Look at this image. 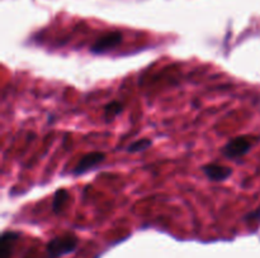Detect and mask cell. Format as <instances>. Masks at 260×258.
Listing matches in <instances>:
<instances>
[{
    "label": "cell",
    "mask_w": 260,
    "mask_h": 258,
    "mask_svg": "<svg viewBox=\"0 0 260 258\" xmlns=\"http://www.w3.org/2000/svg\"><path fill=\"white\" fill-rule=\"evenodd\" d=\"M122 35L121 32H108L106 34H103L102 37H99L95 42L91 45L90 52L95 53V55H102V53H106L108 51L113 50L117 46L121 45L122 42Z\"/></svg>",
    "instance_id": "obj_3"
},
{
    "label": "cell",
    "mask_w": 260,
    "mask_h": 258,
    "mask_svg": "<svg viewBox=\"0 0 260 258\" xmlns=\"http://www.w3.org/2000/svg\"><path fill=\"white\" fill-rule=\"evenodd\" d=\"M152 146V141L149 138H142L137 139V141L132 142L131 144H128V147L126 148V151L128 153H140V152L146 151L147 148Z\"/></svg>",
    "instance_id": "obj_9"
},
{
    "label": "cell",
    "mask_w": 260,
    "mask_h": 258,
    "mask_svg": "<svg viewBox=\"0 0 260 258\" xmlns=\"http://www.w3.org/2000/svg\"><path fill=\"white\" fill-rule=\"evenodd\" d=\"M259 138L253 136H238L231 138L221 149V153L229 159H239L248 154Z\"/></svg>",
    "instance_id": "obj_1"
},
{
    "label": "cell",
    "mask_w": 260,
    "mask_h": 258,
    "mask_svg": "<svg viewBox=\"0 0 260 258\" xmlns=\"http://www.w3.org/2000/svg\"><path fill=\"white\" fill-rule=\"evenodd\" d=\"M106 157L107 156L104 152H99V151L90 152V153L84 154V156L79 159L78 163L75 164V167H74L73 174L76 175V176H79V175H83L85 174V172L90 171V169L95 168V167L99 166L102 162H104Z\"/></svg>",
    "instance_id": "obj_4"
},
{
    "label": "cell",
    "mask_w": 260,
    "mask_h": 258,
    "mask_svg": "<svg viewBox=\"0 0 260 258\" xmlns=\"http://www.w3.org/2000/svg\"><path fill=\"white\" fill-rule=\"evenodd\" d=\"M123 111V105L119 101H111L103 108V116L106 121L114 120V118L119 115Z\"/></svg>",
    "instance_id": "obj_8"
},
{
    "label": "cell",
    "mask_w": 260,
    "mask_h": 258,
    "mask_svg": "<svg viewBox=\"0 0 260 258\" xmlns=\"http://www.w3.org/2000/svg\"><path fill=\"white\" fill-rule=\"evenodd\" d=\"M244 219H245L246 222H250V220H260V209H256L254 210V211L249 212Z\"/></svg>",
    "instance_id": "obj_10"
},
{
    "label": "cell",
    "mask_w": 260,
    "mask_h": 258,
    "mask_svg": "<svg viewBox=\"0 0 260 258\" xmlns=\"http://www.w3.org/2000/svg\"><path fill=\"white\" fill-rule=\"evenodd\" d=\"M69 197H70V194L65 189H58L55 192L52 197V204H51V209L55 214H60L62 211L65 205L68 204Z\"/></svg>",
    "instance_id": "obj_7"
},
{
    "label": "cell",
    "mask_w": 260,
    "mask_h": 258,
    "mask_svg": "<svg viewBox=\"0 0 260 258\" xmlns=\"http://www.w3.org/2000/svg\"><path fill=\"white\" fill-rule=\"evenodd\" d=\"M202 172L207 176L208 180L215 182L226 181L229 177L233 176L234 171L231 167L223 166L218 163H208L202 166Z\"/></svg>",
    "instance_id": "obj_5"
},
{
    "label": "cell",
    "mask_w": 260,
    "mask_h": 258,
    "mask_svg": "<svg viewBox=\"0 0 260 258\" xmlns=\"http://www.w3.org/2000/svg\"><path fill=\"white\" fill-rule=\"evenodd\" d=\"M79 239L74 234H63L52 238L47 243L46 252L50 258H58L74 252L78 248Z\"/></svg>",
    "instance_id": "obj_2"
},
{
    "label": "cell",
    "mask_w": 260,
    "mask_h": 258,
    "mask_svg": "<svg viewBox=\"0 0 260 258\" xmlns=\"http://www.w3.org/2000/svg\"><path fill=\"white\" fill-rule=\"evenodd\" d=\"M19 235V233L13 232V230H8V232L3 233L2 242H0V258H10L12 250Z\"/></svg>",
    "instance_id": "obj_6"
}]
</instances>
